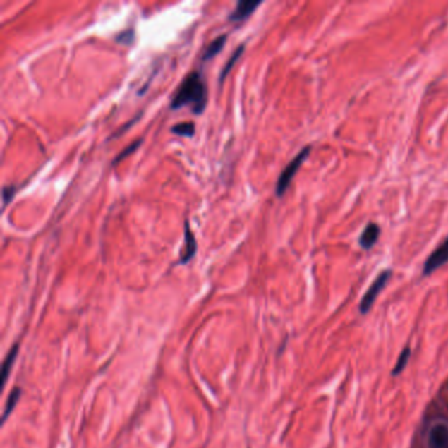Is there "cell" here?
Returning a JSON list of instances; mask_svg holds the SVG:
<instances>
[{
    "instance_id": "obj_1",
    "label": "cell",
    "mask_w": 448,
    "mask_h": 448,
    "mask_svg": "<svg viewBox=\"0 0 448 448\" xmlns=\"http://www.w3.org/2000/svg\"><path fill=\"white\" fill-rule=\"evenodd\" d=\"M208 104V87L200 71H192L181 82L179 90L174 95L170 103L171 109H181L186 105H191L195 115H201Z\"/></svg>"
},
{
    "instance_id": "obj_2",
    "label": "cell",
    "mask_w": 448,
    "mask_h": 448,
    "mask_svg": "<svg viewBox=\"0 0 448 448\" xmlns=\"http://www.w3.org/2000/svg\"><path fill=\"white\" fill-rule=\"evenodd\" d=\"M312 152V146H305L303 150H300V153L296 155L295 158L288 163L286 169L279 175L277 181V187H275V193L277 198H281L286 195L288 191L291 183L293 181L296 174L300 170V167L304 164L306 158L309 157V154Z\"/></svg>"
},
{
    "instance_id": "obj_3",
    "label": "cell",
    "mask_w": 448,
    "mask_h": 448,
    "mask_svg": "<svg viewBox=\"0 0 448 448\" xmlns=\"http://www.w3.org/2000/svg\"><path fill=\"white\" fill-rule=\"evenodd\" d=\"M392 277V270H384L379 277H376L373 280L371 286L368 288V291L365 292V295L363 296L362 301H361V305H359V310L363 315L368 313L370 309H371L373 303L376 301L377 296L380 295L382 289L385 288V286L388 284L389 279Z\"/></svg>"
},
{
    "instance_id": "obj_4",
    "label": "cell",
    "mask_w": 448,
    "mask_h": 448,
    "mask_svg": "<svg viewBox=\"0 0 448 448\" xmlns=\"http://www.w3.org/2000/svg\"><path fill=\"white\" fill-rule=\"evenodd\" d=\"M448 263V237L444 239L438 248H435L429 258L425 260L422 274L423 277H429L434 271H437L440 267Z\"/></svg>"
},
{
    "instance_id": "obj_5",
    "label": "cell",
    "mask_w": 448,
    "mask_h": 448,
    "mask_svg": "<svg viewBox=\"0 0 448 448\" xmlns=\"http://www.w3.org/2000/svg\"><path fill=\"white\" fill-rule=\"evenodd\" d=\"M259 6H262V0H239L237 8L229 15L230 23H242L248 20Z\"/></svg>"
},
{
    "instance_id": "obj_6",
    "label": "cell",
    "mask_w": 448,
    "mask_h": 448,
    "mask_svg": "<svg viewBox=\"0 0 448 448\" xmlns=\"http://www.w3.org/2000/svg\"><path fill=\"white\" fill-rule=\"evenodd\" d=\"M382 229L376 222H370L364 230H363L361 237H359V245L364 250H370L373 248L377 242V239L380 238Z\"/></svg>"
},
{
    "instance_id": "obj_7",
    "label": "cell",
    "mask_w": 448,
    "mask_h": 448,
    "mask_svg": "<svg viewBox=\"0 0 448 448\" xmlns=\"http://www.w3.org/2000/svg\"><path fill=\"white\" fill-rule=\"evenodd\" d=\"M184 228H186V230H184L186 248H184V251H183V254H181V265H187V263L191 260L192 258L195 257V254H196V251H198V242H196L195 236H193V233L191 231L190 222H188V221H186Z\"/></svg>"
},
{
    "instance_id": "obj_8",
    "label": "cell",
    "mask_w": 448,
    "mask_h": 448,
    "mask_svg": "<svg viewBox=\"0 0 448 448\" xmlns=\"http://www.w3.org/2000/svg\"><path fill=\"white\" fill-rule=\"evenodd\" d=\"M430 448H448V428L438 425L431 430L429 438Z\"/></svg>"
},
{
    "instance_id": "obj_9",
    "label": "cell",
    "mask_w": 448,
    "mask_h": 448,
    "mask_svg": "<svg viewBox=\"0 0 448 448\" xmlns=\"http://www.w3.org/2000/svg\"><path fill=\"white\" fill-rule=\"evenodd\" d=\"M20 344H15L12 346L8 353H7V358L4 359L3 365H1V387L4 388L6 384L8 382V377H10L11 370L13 367V363L16 361L18 355H19Z\"/></svg>"
},
{
    "instance_id": "obj_10",
    "label": "cell",
    "mask_w": 448,
    "mask_h": 448,
    "mask_svg": "<svg viewBox=\"0 0 448 448\" xmlns=\"http://www.w3.org/2000/svg\"><path fill=\"white\" fill-rule=\"evenodd\" d=\"M21 393H23V389H21L20 387H15V388L11 391L10 396H8L7 402H6V406H4L3 416H1V425H4L6 420L10 418L12 411L15 410L18 402H19L20 399H21Z\"/></svg>"
},
{
    "instance_id": "obj_11",
    "label": "cell",
    "mask_w": 448,
    "mask_h": 448,
    "mask_svg": "<svg viewBox=\"0 0 448 448\" xmlns=\"http://www.w3.org/2000/svg\"><path fill=\"white\" fill-rule=\"evenodd\" d=\"M226 40H228V35H221L216 40H213L210 42V47L205 49L204 54H202V61H210L212 58L216 57L219 54V52L224 49L225 44H226Z\"/></svg>"
},
{
    "instance_id": "obj_12",
    "label": "cell",
    "mask_w": 448,
    "mask_h": 448,
    "mask_svg": "<svg viewBox=\"0 0 448 448\" xmlns=\"http://www.w3.org/2000/svg\"><path fill=\"white\" fill-rule=\"evenodd\" d=\"M243 52H245V45L242 44V45H239L238 48L234 50V53H233V54H231V57L228 59V62L225 63V66L222 67V70H221L219 77V86L225 82V79L228 77L230 70L234 67V63H236V62L238 61L239 58H241V56L243 54Z\"/></svg>"
},
{
    "instance_id": "obj_13",
    "label": "cell",
    "mask_w": 448,
    "mask_h": 448,
    "mask_svg": "<svg viewBox=\"0 0 448 448\" xmlns=\"http://www.w3.org/2000/svg\"><path fill=\"white\" fill-rule=\"evenodd\" d=\"M171 132L183 137H192L195 134V124L193 123H181V124L174 125Z\"/></svg>"
},
{
    "instance_id": "obj_14",
    "label": "cell",
    "mask_w": 448,
    "mask_h": 448,
    "mask_svg": "<svg viewBox=\"0 0 448 448\" xmlns=\"http://www.w3.org/2000/svg\"><path fill=\"white\" fill-rule=\"evenodd\" d=\"M143 143V138H140V140H137V141H134V143H131L128 147H125L124 150L116 157L115 159H114V162H112V164L116 166V164H119V163L121 162V161H124L125 158H126V157H129L131 154H133L134 152H135V150L141 146V143Z\"/></svg>"
},
{
    "instance_id": "obj_15",
    "label": "cell",
    "mask_w": 448,
    "mask_h": 448,
    "mask_svg": "<svg viewBox=\"0 0 448 448\" xmlns=\"http://www.w3.org/2000/svg\"><path fill=\"white\" fill-rule=\"evenodd\" d=\"M409 358L410 349L409 347H406V349H404V350H402L400 358H399V361H397V364H396V367H394V368H393V371H392V375H393V376L400 375L401 372L405 370V367H406V364H408V361H409Z\"/></svg>"
},
{
    "instance_id": "obj_16",
    "label": "cell",
    "mask_w": 448,
    "mask_h": 448,
    "mask_svg": "<svg viewBox=\"0 0 448 448\" xmlns=\"http://www.w3.org/2000/svg\"><path fill=\"white\" fill-rule=\"evenodd\" d=\"M116 42L117 44H121V45H132L135 40V33L132 29H128V30H123L121 33H119L116 36Z\"/></svg>"
},
{
    "instance_id": "obj_17",
    "label": "cell",
    "mask_w": 448,
    "mask_h": 448,
    "mask_svg": "<svg viewBox=\"0 0 448 448\" xmlns=\"http://www.w3.org/2000/svg\"><path fill=\"white\" fill-rule=\"evenodd\" d=\"M18 191V188L15 186H6L3 187V191H1V198H3V207H7V204L12 201L15 193Z\"/></svg>"
},
{
    "instance_id": "obj_18",
    "label": "cell",
    "mask_w": 448,
    "mask_h": 448,
    "mask_svg": "<svg viewBox=\"0 0 448 448\" xmlns=\"http://www.w3.org/2000/svg\"><path fill=\"white\" fill-rule=\"evenodd\" d=\"M138 119H140V115L137 116V117H134L133 120H131V121H129L128 124H125L124 126H123V128H121V129H120V131L117 132V133H115L114 134V135H112V138L119 137V135H121V134L124 133L125 131H128V129H129V128H131V126H132V125H133L134 123H135V121L138 120Z\"/></svg>"
}]
</instances>
